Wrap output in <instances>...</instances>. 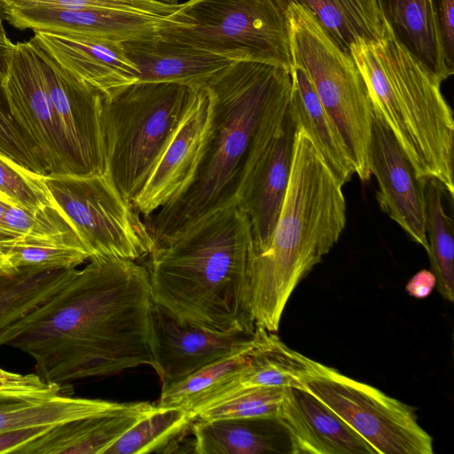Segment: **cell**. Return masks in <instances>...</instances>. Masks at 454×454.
Returning <instances> with one entry per match:
<instances>
[{
    "mask_svg": "<svg viewBox=\"0 0 454 454\" xmlns=\"http://www.w3.org/2000/svg\"><path fill=\"white\" fill-rule=\"evenodd\" d=\"M45 301L0 330V347L27 354L49 383L153 367V300L137 261L97 257Z\"/></svg>",
    "mask_w": 454,
    "mask_h": 454,
    "instance_id": "obj_1",
    "label": "cell"
},
{
    "mask_svg": "<svg viewBox=\"0 0 454 454\" xmlns=\"http://www.w3.org/2000/svg\"><path fill=\"white\" fill-rule=\"evenodd\" d=\"M212 114L195 175L170 202L146 218L157 245L183 233L207 215L236 204L275 114L291 93V70L235 60L206 85Z\"/></svg>",
    "mask_w": 454,
    "mask_h": 454,
    "instance_id": "obj_2",
    "label": "cell"
},
{
    "mask_svg": "<svg viewBox=\"0 0 454 454\" xmlns=\"http://www.w3.org/2000/svg\"><path fill=\"white\" fill-rule=\"evenodd\" d=\"M251 226L236 204L215 210L145 257L153 303L214 331L255 332L247 295Z\"/></svg>",
    "mask_w": 454,
    "mask_h": 454,
    "instance_id": "obj_3",
    "label": "cell"
},
{
    "mask_svg": "<svg viewBox=\"0 0 454 454\" xmlns=\"http://www.w3.org/2000/svg\"><path fill=\"white\" fill-rule=\"evenodd\" d=\"M342 186L297 126L289 182L270 243L249 262L247 295L255 329L278 331L294 289L339 240L347 212Z\"/></svg>",
    "mask_w": 454,
    "mask_h": 454,
    "instance_id": "obj_4",
    "label": "cell"
},
{
    "mask_svg": "<svg viewBox=\"0 0 454 454\" xmlns=\"http://www.w3.org/2000/svg\"><path fill=\"white\" fill-rule=\"evenodd\" d=\"M373 114L390 129L419 179L454 198V118L441 82L389 35L351 46Z\"/></svg>",
    "mask_w": 454,
    "mask_h": 454,
    "instance_id": "obj_5",
    "label": "cell"
},
{
    "mask_svg": "<svg viewBox=\"0 0 454 454\" xmlns=\"http://www.w3.org/2000/svg\"><path fill=\"white\" fill-rule=\"evenodd\" d=\"M200 88L137 82L104 98L106 173L129 201L143 189Z\"/></svg>",
    "mask_w": 454,
    "mask_h": 454,
    "instance_id": "obj_6",
    "label": "cell"
},
{
    "mask_svg": "<svg viewBox=\"0 0 454 454\" xmlns=\"http://www.w3.org/2000/svg\"><path fill=\"white\" fill-rule=\"evenodd\" d=\"M292 64L308 74L342 137L362 182L371 178L373 110L364 80L351 54L339 48L303 7L286 5Z\"/></svg>",
    "mask_w": 454,
    "mask_h": 454,
    "instance_id": "obj_7",
    "label": "cell"
},
{
    "mask_svg": "<svg viewBox=\"0 0 454 454\" xmlns=\"http://www.w3.org/2000/svg\"><path fill=\"white\" fill-rule=\"evenodd\" d=\"M160 35L231 60L292 67L286 8L281 0H188Z\"/></svg>",
    "mask_w": 454,
    "mask_h": 454,
    "instance_id": "obj_8",
    "label": "cell"
},
{
    "mask_svg": "<svg viewBox=\"0 0 454 454\" xmlns=\"http://www.w3.org/2000/svg\"><path fill=\"white\" fill-rule=\"evenodd\" d=\"M301 387L363 437L376 454H432L433 437L414 410L380 389L302 355Z\"/></svg>",
    "mask_w": 454,
    "mask_h": 454,
    "instance_id": "obj_9",
    "label": "cell"
},
{
    "mask_svg": "<svg viewBox=\"0 0 454 454\" xmlns=\"http://www.w3.org/2000/svg\"><path fill=\"white\" fill-rule=\"evenodd\" d=\"M45 184L90 260L107 256L137 261L155 247L145 222L106 173L45 175Z\"/></svg>",
    "mask_w": 454,
    "mask_h": 454,
    "instance_id": "obj_10",
    "label": "cell"
},
{
    "mask_svg": "<svg viewBox=\"0 0 454 454\" xmlns=\"http://www.w3.org/2000/svg\"><path fill=\"white\" fill-rule=\"evenodd\" d=\"M2 88L9 115L46 175H80L30 40L13 45Z\"/></svg>",
    "mask_w": 454,
    "mask_h": 454,
    "instance_id": "obj_11",
    "label": "cell"
},
{
    "mask_svg": "<svg viewBox=\"0 0 454 454\" xmlns=\"http://www.w3.org/2000/svg\"><path fill=\"white\" fill-rule=\"evenodd\" d=\"M290 96L276 112L237 202L250 223L252 257L263 253L270 243L289 182L297 129Z\"/></svg>",
    "mask_w": 454,
    "mask_h": 454,
    "instance_id": "obj_12",
    "label": "cell"
},
{
    "mask_svg": "<svg viewBox=\"0 0 454 454\" xmlns=\"http://www.w3.org/2000/svg\"><path fill=\"white\" fill-rule=\"evenodd\" d=\"M30 41L80 176L106 173L104 97Z\"/></svg>",
    "mask_w": 454,
    "mask_h": 454,
    "instance_id": "obj_13",
    "label": "cell"
},
{
    "mask_svg": "<svg viewBox=\"0 0 454 454\" xmlns=\"http://www.w3.org/2000/svg\"><path fill=\"white\" fill-rule=\"evenodd\" d=\"M152 340L153 368L164 387L252 347L256 333L221 332L184 324L153 303Z\"/></svg>",
    "mask_w": 454,
    "mask_h": 454,
    "instance_id": "obj_14",
    "label": "cell"
},
{
    "mask_svg": "<svg viewBox=\"0 0 454 454\" xmlns=\"http://www.w3.org/2000/svg\"><path fill=\"white\" fill-rule=\"evenodd\" d=\"M370 160L371 173L378 182L377 200L381 210L428 253L425 201L427 180L417 177L397 140L375 114Z\"/></svg>",
    "mask_w": 454,
    "mask_h": 454,
    "instance_id": "obj_15",
    "label": "cell"
},
{
    "mask_svg": "<svg viewBox=\"0 0 454 454\" xmlns=\"http://www.w3.org/2000/svg\"><path fill=\"white\" fill-rule=\"evenodd\" d=\"M212 114V98L200 87L188 114L174 134L132 204L145 219L174 200L192 182L199 166Z\"/></svg>",
    "mask_w": 454,
    "mask_h": 454,
    "instance_id": "obj_16",
    "label": "cell"
},
{
    "mask_svg": "<svg viewBox=\"0 0 454 454\" xmlns=\"http://www.w3.org/2000/svg\"><path fill=\"white\" fill-rule=\"evenodd\" d=\"M6 20L20 29L99 36L121 43L158 38L170 27L184 26L176 14L160 17L108 9H6Z\"/></svg>",
    "mask_w": 454,
    "mask_h": 454,
    "instance_id": "obj_17",
    "label": "cell"
},
{
    "mask_svg": "<svg viewBox=\"0 0 454 454\" xmlns=\"http://www.w3.org/2000/svg\"><path fill=\"white\" fill-rule=\"evenodd\" d=\"M277 420L292 454H376L335 412L305 389L284 387Z\"/></svg>",
    "mask_w": 454,
    "mask_h": 454,
    "instance_id": "obj_18",
    "label": "cell"
},
{
    "mask_svg": "<svg viewBox=\"0 0 454 454\" xmlns=\"http://www.w3.org/2000/svg\"><path fill=\"white\" fill-rule=\"evenodd\" d=\"M32 39L104 98L138 81V69L128 58L121 42L47 31H35Z\"/></svg>",
    "mask_w": 454,
    "mask_h": 454,
    "instance_id": "obj_19",
    "label": "cell"
},
{
    "mask_svg": "<svg viewBox=\"0 0 454 454\" xmlns=\"http://www.w3.org/2000/svg\"><path fill=\"white\" fill-rule=\"evenodd\" d=\"M137 67V82H176L205 87L235 60L163 38L123 43Z\"/></svg>",
    "mask_w": 454,
    "mask_h": 454,
    "instance_id": "obj_20",
    "label": "cell"
},
{
    "mask_svg": "<svg viewBox=\"0 0 454 454\" xmlns=\"http://www.w3.org/2000/svg\"><path fill=\"white\" fill-rule=\"evenodd\" d=\"M156 405L135 402L122 411L51 426L18 454H105L129 428Z\"/></svg>",
    "mask_w": 454,
    "mask_h": 454,
    "instance_id": "obj_21",
    "label": "cell"
},
{
    "mask_svg": "<svg viewBox=\"0 0 454 454\" xmlns=\"http://www.w3.org/2000/svg\"><path fill=\"white\" fill-rule=\"evenodd\" d=\"M391 36L441 82L453 74L445 60L430 0H377Z\"/></svg>",
    "mask_w": 454,
    "mask_h": 454,
    "instance_id": "obj_22",
    "label": "cell"
},
{
    "mask_svg": "<svg viewBox=\"0 0 454 454\" xmlns=\"http://www.w3.org/2000/svg\"><path fill=\"white\" fill-rule=\"evenodd\" d=\"M191 433L197 454L289 452L287 436L276 418L194 419Z\"/></svg>",
    "mask_w": 454,
    "mask_h": 454,
    "instance_id": "obj_23",
    "label": "cell"
},
{
    "mask_svg": "<svg viewBox=\"0 0 454 454\" xmlns=\"http://www.w3.org/2000/svg\"><path fill=\"white\" fill-rule=\"evenodd\" d=\"M291 77L290 105L296 124L308 134L332 173L344 185L355 175L345 143L306 72L292 64Z\"/></svg>",
    "mask_w": 454,
    "mask_h": 454,
    "instance_id": "obj_24",
    "label": "cell"
},
{
    "mask_svg": "<svg viewBox=\"0 0 454 454\" xmlns=\"http://www.w3.org/2000/svg\"><path fill=\"white\" fill-rule=\"evenodd\" d=\"M129 404L75 397L66 392L40 398L0 394V433L112 413L124 410Z\"/></svg>",
    "mask_w": 454,
    "mask_h": 454,
    "instance_id": "obj_25",
    "label": "cell"
},
{
    "mask_svg": "<svg viewBox=\"0 0 454 454\" xmlns=\"http://www.w3.org/2000/svg\"><path fill=\"white\" fill-rule=\"evenodd\" d=\"M90 260L74 229L54 233H27L0 240V274L26 270H68Z\"/></svg>",
    "mask_w": 454,
    "mask_h": 454,
    "instance_id": "obj_26",
    "label": "cell"
},
{
    "mask_svg": "<svg viewBox=\"0 0 454 454\" xmlns=\"http://www.w3.org/2000/svg\"><path fill=\"white\" fill-rule=\"evenodd\" d=\"M306 9L323 31L342 51L350 54L351 46L378 42L390 35L377 0H281Z\"/></svg>",
    "mask_w": 454,
    "mask_h": 454,
    "instance_id": "obj_27",
    "label": "cell"
},
{
    "mask_svg": "<svg viewBox=\"0 0 454 454\" xmlns=\"http://www.w3.org/2000/svg\"><path fill=\"white\" fill-rule=\"evenodd\" d=\"M255 343L189 374L184 379L161 387L157 406L178 407L188 411L195 419L202 409L216 403L227 394L240 388V375Z\"/></svg>",
    "mask_w": 454,
    "mask_h": 454,
    "instance_id": "obj_28",
    "label": "cell"
},
{
    "mask_svg": "<svg viewBox=\"0 0 454 454\" xmlns=\"http://www.w3.org/2000/svg\"><path fill=\"white\" fill-rule=\"evenodd\" d=\"M194 418L178 407L155 406L115 441L105 454L177 452Z\"/></svg>",
    "mask_w": 454,
    "mask_h": 454,
    "instance_id": "obj_29",
    "label": "cell"
},
{
    "mask_svg": "<svg viewBox=\"0 0 454 454\" xmlns=\"http://www.w3.org/2000/svg\"><path fill=\"white\" fill-rule=\"evenodd\" d=\"M448 195L438 180L430 178L426 181V230L431 271L436 278L438 293L447 301L453 302L454 238L453 220L448 215L444 204Z\"/></svg>",
    "mask_w": 454,
    "mask_h": 454,
    "instance_id": "obj_30",
    "label": "cell"
},
{
    "mask_svg": "<svg viewBox=\"0 0 454 454\" xmlns=\"http://www.w3.org/2000/svg\"><path fill=\"white\" fill-rule=\"evenodd\" d=\"M258 340L240 375L243 387H298L302 354L286 346L276 334L256 328Z\"/></svg>",
    "mask_w": 454,
    "mask_h": 454,
    "instance_id": "obj_31",
    "label": "cell"
},
{
    "mask_svg": "<svg viewBox=\"0 0 454 454\" xmlns=\"http://www.w3.org/2000/svg\"><path fill=\"white\" fill-rule=\"evenodd\" d=\"M74 269L26 270L12 275L0 274V330L58 292Z\"/></svg>",
    "mask_w": 454,
    "mask_h": 454,
    "instance_id": "obj_32",
    "label": "cell"
},
{
    "mask_svg": "<svg viewBox=\"0 0 454 454\" xmlns=\"http://www.w3.org/2000/svg\"><path fill=\"white\" fill-rule=\"evenodd\" d=\"M283 392L282 387L238 388L200 410L195 419L276 418Z\"/></svg>",
    "mask_w": 454,
    "mask_h": 454,
    "instance_id": "obj_33",
    "label": "cell"
},
{
    "mask_svg": "<svg viewBox=\"0 0 454 454\" xmlns=\"http://www.w3.org/2000/svg\"><path fill=\"white\" fill-rule=\"evenodd\" d=\"M0 192L14 205L32 213L54 204L45 184V175L12 164L2 156Z\"/></svg>",
    "mask_w": 454,
    "mask_h": 454,
    "instance_id": "obj_34",
    "label": "cell"
},
{
    "mask_svg": "<svg viewBox=\"0 0 454 454\" xmlns=\"http://www.w3.org/2000/svg\"><path fill=\"white\" fill-rule=\"evenodd\" d=\"M4 9L58 8L108 9L170 17L181 8V4H167L153 0H0Z\"/></svg>",
    "mask_w": 454,
    "mask_h": 454,
    "instance_id": "obj_35",
    "label": "cell"
},
{
    "mask_svg": "<svg viewBox=\"0 0 454 454\" xmlns=\"http://www.w3.org/2000/svg\"><path fill=\"white\" fill-rule=\"evenodd\" d=\"M71 390V387L46 382L35 372L21 374L0 367V394L40 398L61 392L72 394Z\"/></svg>",
    "mask_w": 454,
    "mask_h": 454,
    "instance_id": "obj_36",
    "label": "cell"
},
{
    "mask_svg": "<svg viewBox=\"0 0 454 454\" xmlns=\"http://www.w3.org/2000/svg\"><path fill=\"white\" fill-rule=\"evenodd\" d=\"M436 17L444 57L454 72V0H430Z\"/></svg>",
    "mask_w": 454,
    "mask_h": 454,
    "instance_id": "obj_37",
    "label": "cell"
},
{
    "mask_svg": "<svg viewBox=\"0 0 454 454\" xmlns=\"http://www.w3.org/2000/svg\"><path fill=\"white\" fill-rule=\"evenodd\" d=\"M50 427H30L0 433V454H18L26 444L42 435Z\"/></svg>",
    "mask_w": 454,
    "mask_h": 454,
    "instance_id": "obj_38",
    "label": "cell"
},
{
    "mask_svg": "<svg viewBox=\"0 0 454 454\" xmlns=\"http://www.w3.org/2000/svg\"><path fill=\"white\" fill-rule=\"evenodd\" d=\"M0 79V94L4 95ZM21 139V134L8 112L0 105V152L9 151Z\"/></svg>",
    "mask_w": 454,
    "mask_h": 454,
    "instance_id": "obj_39",
    "label": "cell"
},
{
    "mask_svg": "<svg viewBox=\"0 0 454 454\" xmlns=\"http://www.w3.org/2000/svg\"><path fill=\"white\" fill-rule=\"evenodd\" d=\"M436 287V278L431 270H421L411 278L405 291L413 298L425 299Z\"/></svg>",
    "mask_w": 454,
    "mask_h": 454,
    "instance_id": "obj_40",
    "label": "cell"
},
{
    "mask_svg": "<svg viewBox=\"0 0 454 454\" xmlns=\"http://www.w3.org/2000/svg\"><path fill=\"white\" fill-rule=\"evenodd\" d=\"M13 45L14 43L12 42L8 43H0V79L2 81H4L8 72Z\"/></svg>",
    "mask_w": 454,
    "mask_h": 454,
    "instance_id": "obj_41",
    "label": "cell"
},
{
    "mask_svg": "<svg viewBox=\"0 0 454 454\" xmlns=\"http://www.w3.org/2000/svg\"><path fill=\"white\" fill-rule=\"evenodd\" d=\"M8 206L11 205L0 200V240L14 237L8 229L4 220V213Z\"/></svg>",
    "mask_w": 454,
    "mask_h": 454,
    "instance_id": "obj_42",
    "label": "cell"
},
{
    "mask_svg": "<svg viewBox=\"0 0 454 454\" xmlns=\"http://www.w3.org/2000/svg\"><path fill=\"white\" fill-rule=\"evenodd\" d=\"M6 20V12L4 7L0 3V43H8L10 39L8 38L6 32L4 27V20Z\"/></svg>",
    "mask_w": 454,
    "mask_h": 454,
    "instance_id": "obj_43",
    "label": "cell"
},
{
    "mask_svg": "<svg viewBox=\"0 0 454 454\" xmlns=\"http://www.w3.org/2000/svg\"><path fill=\"white\" fill-rule=\"evenodd\" d=\"M0 200H1V201H3V202H5V203H7V204H9V205H11V206H15V205L12 202V200H11L6 196V195H4V193H2L1 192H0Z\"/></svg>",
    "mask_w": 454,
    "mask_h": 454,
    "instance_id": "obj_44",
    "label": "cell"
},
{
    "mask_svg": "<svg viewBox=\"0 0 454 454\" xmlns=\"http://www.w3.org/2000/svg\"><path fill=\"white\" fill-rule=\"evenodd\" d=\"M153 1L163 3V4H180V3H178V0H153Z\"/></svg>",
    "mask_w": 454,
    "mask_h": 454,
    "instance_id": "obj_45",
    "label": "cell"
}]
</instances>
